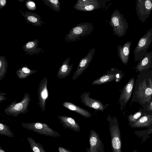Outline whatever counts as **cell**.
Segmentation results:
<instances>
[{
	"instance_id": "28",
	"label": "cell",
	"mask_w": 152,
	"mask_h": 152,
	"mask_svg": "<svg viewBox=\"0 0 152 152\" xmlns=\"http://www.w3.org/2000/svg\"><path fill=\"white\" fill-rule=\"evenodd\" d=\"M44 3L57 12L61 11L60 2L58 0H42Z\"/></svg>"
},
{
	"instance_id": "36",
	"label": "cell",
	"mask_w": 152,
	"mask_h": 152,
	"mask_svg": "<svg viewBox=\"0 0 152 152\" xmlns=\"http://www.w3.org/2000/svg\"><path fill=\"white\" fill-rule=\"evenodd\" d=\"M0 152H6L1 146H0Z\"/></svg>"
},
{
	"instance_id": "7",
	"label": "cell",
	"mask_w": 152,
	"mask_h": 152,
	"mask_svg": "<svg viewBox=\"0 0 152 152\" xmlns=\"http://www.w3.org/2000/svg\"><path fill=\"white\" fill-rule=\"evenodd\" d=\"M21 124L24 128L39 134L52 137L60 136L58 132L50 128L46 123L34 122L22 123Z\"/></svg>"
},
{
	"instance_id": "22",
	"label": "cell",
	"mask_w": 152,
	"mask_h": 152,
	"mask_svg": "<svg viewBox=\"0 0 152 152\" xmlns=\"http://www.w3.org/2000/svg\"><path fill=\"white\" fill-rule=\"evenodd\" d=\"M132 128H147L152 126V115L145 114L130 126Z\"/></svg>"
},
{
	"instance_id": "20",
	"label": "cell",
	"mask_w": 152,
	"mask_h": 152,
	"mask_svg": "<svg viewBox=\"0 0 152 152\" xmlns=\"http://www.w3.org/2000/svg\"><path fill=\"white\" fill-rule=\"evenodd\" d=\"M39 41L35 39L25 43L23 46V49L26 54L30 56L34 54H39L40 52L43 53L42 48L37 47Z\"/></svg>"
},
{
	"instance_id": "9",
	"label": "cell",
	"mask_w": 152,
	"mask_h": 152,
	"mask_svg": "<svg viewBox=\"0 0 152 152\" xmlns=\"http://www.w3.org/2000/svg\"><path fill=\"white\" fill-rule=\"evenodd\" d=\"M135 8L139 19L144 23L152 11V0H137Z\"/></svg>"
},
{
	"instance_id": "14",
	"label": "cell",
	"mask_w": 152,
	"mask_h": 152,
	"mask_svg": "<svg viewBox=\"0 0 152 152\" xmlns=\"http://www.w3.org/2000/svg\"><path fill=\"white\" fill-rule=\"evenodd\" d=\"M95 52V48H93L89 51L87 55L81 58L77 68L72 77V80H75L87 68L91 62Z\"/></svg>"
},
{
	"instance_id": "37",
	"label": "cell",
	"mask_w": 152,
	"mask_h": 152,
	"mask_svg": "<svg viewBox=\"0 0 152 152\" xmlns=\"http://www.w3.org/2000/svg\"><path fill=\"white\" fill-rule=\"evenodd\" d=\"M19 1H20V2H22L23 1H25V0H18Z\"/></svg>"
},
{
	"instance_id": "27",
	"label": "cell",
	"mask_w": 152,
	"mask_h": 152,
	"mask_svg": "<svg viewBox=\"0 0 152 152\" xmlns=\"http://www.w3.org/2000/svg\"><path fill=\"white\" fill-rule=\"evenodd\" d=\"M146 114L143 109L140 108L137 112L134 114H130L127 116L129 125L130 126L144 114Z\"/></svg>"
},
{
	"instance_id": "12",
	"label": "cell",
	"mask_w": 152,
	"mask_h": 152,
	"mask_svg": "<svg viewBox=\"0 0 152 152\" xmlns=\"http://www.w3.org/2000/svg\"><path fill=\"white\" fill-rule=\"evenodd\" d=\"M48 82L47 77H44L40 81L37 89L38 103L43 112L45 109L46 101L49 99V93L47 88Z\"/></svg>"
},
{
	"instance_id": "5",
	"label": "cell",
	"mask_w": 152,
	"mask_h": 152,
	"mask_svg": "<svg viewBox=\"0 0 152 152\" xmlns=\"http://www.w3.org/2000/svg\"><path fill=\"white\" fill-rule=\"evenodd\" d=\"M30 95L25 93L22 100L17 102L14 101L4 110L5 113L7 115L17 117L20 114H25L28 111V107L31 101Z\"/></svg>"
},
{
	"instance_id": "17",
	"label": "cell",
	"mask_w": 152,
	"mask_h": 152,
	"mask_svg": "<svg viewBox=\"0 0 152 152\" xmlns=\"http://www.w3.org/2000/svg\"><path fill=\"white\" fill-rule=\"evenodd\" d=\"M132 44L131 41L126 42L123 46L119 45L117 47L118 56L122 63L126 65L129 60Z\"/></svg>"
},
{
	"instance_id": "10",
	"label": "cell",
	"mask_w": 152,
	"mask_h": 152,
	"mask_svg": "<svg viewBox=\"0 0 152 152\" xmlns=\"http://www.w3.org/2000/svg\"><path fill=\"white\" fill-rule=\"evenodd\" d=\"M134 77L131 78L125 85L121 91L118 101L121 110L125 108L132 94L134 86Z\"/></svg>"
},
{
	"instance_id": "11",
	"label": "cell",
	"mask_w": 152,
	"mask_h": 152,
	"mask_svg": "<svg viewBox=\"0 0 152 152\" xmlns=\"http://www.w3.org/2000/svg\"><path fill=\"white\" fill-rule=\"evenodd\" d=\"M102 7L100 0H78L74 6L75 10L81 11H92Z\"/></svg>"
},
{
	"instance_id": "15",
	"label": "cell",
	"mask_w": 152,
	"mask_h": 152,
	"mask_svg": "<svg viewBox=\"0 0 152 152\" xmlns=\"http://www.w3.org/2000/svg\"><path fill=\"white\" fill-rule=\"evenodd\" d=\"M89 138L90 146L86 148L87 152H104L103 144L96 131L91 130Z\"/></svg>"
},
{
	"instance_id": "23",
	"label": "cell",
	"mask_w": 152,
	"mask_h": 152,
	"mask_svg": "<svg viewBox=\"0 0 152 152\" xmlns=\"http://www.w3.org/2000/svg\"><path fill=\"white\" fill-rule=\"evenodd\" d=\"M62 105L65 107L75 112L85 118H89L92 116L91 114L87 110L80 108L72 103L65 102L63 103Z\"/></svg>"
},
{
	"instance_id": "33",
	"label": "cell",
	"mask_w": 152,
	"mask_h": 152,
	"mask_svg": "<svg viewBox=\"0 0 152 152\" xmlns=\"http://www.w3.org/2000/svg\"><path fill=\"white\" fill-rule=\"evenodd\" d=\"M7 95L6 93L1 92L0 93V103L3 102L7 99V97L4 96Z\"/></svg>"
},
{
	"instance_id": "4",
	"label": "cell",
	"mask_w": 152,
	"mask_h": 152,
	"mask_svg": "<svg viewBox=\"0 0 152 152\" xmlns=\"http://www.w3.org/2000/svg\"><path fill=\"white\" fill-rule=\"evenodd\" d=\"M107 120L109 123L113 152H122L121 132L118 120L115 116L110 115L107 116Z\"/></svg>"
},
{
	"instance_id": "6",
	"label": "cell",
	"mask_w": 152,
	"mask_h": 152,
	"mask_svg": "<svg viewBox=\"0 0 152 152\" xmlns=\"http://www.w3.org/2000/svg\"><path fill=\"white\" fill-rule=\"evenodd\" d=\"M152 43V28L141 37L137 42L134 51V61H139L147 55L148 48Z\"/></svg>"
},
{
	"instance_id": "25",
	"label": "cell",
	"mask_w": 152,
	"mask_h": 152,
	"mask_svg": "<svg viewBox=\"0 0 152 152\" xmlns=\"http://www.w3.org/2000/svg\"><path fill=\"white\" fill-rule=\"evenodd\" d=\"M26 139L30 145V148L33 152H46L41 143L37 142L31 137H27Z\"/></svg>"
},
{
	"instance_id": "13",
	"label": "cell",
	"mask_w": 152,
	"mask_h": 152,
	"mask_svg": "<svg viewBox=\"0 0 152 152\" xmlns=\"http://www.w3.org/2000/svg\"><path fill=\"white\" fill-rule=\"evenodd\" d=\"M91 93L90 92H85L81 95L80 98L82 103L89 108L103 112L108 104L104 105L100 101L91 98L90 96Z\"/></svg>"
},
{
	"instance_id": "35",
	"label": "cell",
	"mask_w": 152,
	"mask_h": 152,
	"mask_svg": "<svg viewBox=\"0 0 152 152\" xmlns=\"http://www.w3.org/2000/svg\"><path fill=\"white\" fill-rule=\"evenodd\" d=\"M7 5V1L6 0H0V10Z\"/></svg>"
},
{
	"instance_id": "8",
	"label": "cell",
	"mask_w": 152,
	"mask_h": 152,
	"mask_svg": "<svg viewBox=\"0 0 152 152\" xmlns=\"http://www.w3.org/2000/svg\"><path fill=\"white\" fill-rule=\"evenodd\" d=\"M124 73L121 70L117 68H112L110 71H107L101 77L93 81L91 84H104L114 80L118 82L124 77Z\"/></svg>"
},
{
	"instance_id": "29",
	"label": "cell",
	"mask_w": 152,
	"mask_h": 152,
	"mask_svg": "<svg viewBox=\"0 0 152 152\" xmlns=\"http://www.w3.org/2000/svg\"><path fill=\"white\" fill-rule=\"evenodd\" d=\"M0 134L10 137H14V134L9 127L1 122L0 123Z\"/></svg>"
},
{
	"instance_id": "24",
	"label": "cell",
	"mask_w": 152,
	"mask_h": 152,
	"mask_svg": "<svg viewBox=\"0 0 152 152\" xmlns=\"http://www.w3.org/2000/svg\"><path fill=\"white\" fill-rule=\"evenodd\" d=\"M37 71V70H31L26 65H24L17 70L16 74L19 79H22L26 78L30 75L35 73Z\"/></svg>"
},
{
	"instance_id": "30",
	"label": "cell",
	"mask_w": 152,
	"mask_h": 152,
	"mask_svg": "<svg viewBox=\"0 0 152 152\" xmlns=\"http://www.w3.org/2000/svg\"><path fill=\"white\" fill-rule=\"evenodd\" d=\"M139 137H142L145 141L148 138L149 135L152 133V126L144 130L136 131L134 132Z\"/></svg>"
},
{
	"instance_id": "18",
	"label": "cell",
	"mask_w": 152,
	"mask_h": 152,
	"mask_svg": "<svg viewBox=\"0 0 152 152\" xmlns=\"http://www.w3.org/2000/svg\"><path fill=\"white\" fill-rule=\"evenodd\" d=\"M57 117L64 128L70 129L75 132L80 131V126L73 118L65 115H59Z\"/></svg>"
},
{
	"instance_id": "3",
	"label": "cell",
	"mask_w": 152,
	"mask_h": 152,
	"mask_svg": "<svg viewBox=\"0 0 152 152\" xmlns=\"http://www.w3.org/2000/svg\"><path fill=\"white\" fill-rule=\"evenodd\" d=\"M109 25L112 27L113 34L119 37L124 36L129 28V25L124 16L118 9L115 10L112 14Z\"/></svg>"
},
{
	"instance_id": "32",
	"label": "cell",
	"mask_w": 152,
	"mask_h": 152,
	"mask_svg": "<svg viewBox=\"0 0 152 152\" xmlns=\"http://www.w3.org/2000/svg\"><path fill=\"white\" fill-rule=\"evenodd\" d=\"M145 113L152 115V99L145 109H143Z\"/></svg>"
},
{
	"instance_id": "19",
	"label": "cell",
	"mask_w": 152,
	"mask_h": 152,
	"mask_svg": "<svg viewBox=\"0 0 152 152\" xmlns=\"http://www.w3.org/2000/svg\"><path fill=\"white\" fill-rule=\"evenodd\" d=\"M19 11L21 14L24 18L26 22L39 27H41L42 24H45L41 20V17L39 15L28 11H26L24 12L20 10Z\"/></svg>"
},
{
	"instance_id": "1",
	"label": "cell",
	"mask_w": 152,
	"mask_h": 152,
	"mask_svg": "<svg viewBox=\"0 0 152 152\" xmlns=\"http://www.w3.org/2000/svg\"><path fill=\"white\" fill-rule=\"evenodd\" d=\"M130 105L138 102L145 109L152 99V70L149 69L137 76Z\"/></svg>"
},
{
	"instance_id": "2",
	"label": "cell",
	"mask_w": 152,
	"mask_h": 152,
	"mask_svg": "<svg viewBox=\"0 0 152 152\" xmlns=\"http://www.w3.org/2000/svg\"><path fill=\"white\" fill-rule=\"evenodd\" d=\"M94 29L92 23L84 22L78 23L70 29L65 36V41L72 42L83 40L90 35Z\"/></svg>"
},
{
	"instance_id": "21",
	"label": "cell",
	"mask_w": 152,
	"mask_h": 152,
	"mask_svg": "<svg viewBox=\"0 0 152 152\" xmlns=\"http://www.w3.org/2000/svg\"><path fill=\"white\" fill-rule=\"evenodd\" d=\"M71 58L69 57L59 67L57 74L58 78L62 79L66 78L70 73L72 69L73 64H69Z\"/></svg>"
},
{
	"instance_id": "26",
	"label": "cell",
	"mask_w": 152,
	"mask_h": 152,
	"mask_svg": "<svg viewBox=\"0 0 152 152\" xmlns=\"http://www.w3.org/2000/svg\"><path fill=\"white\" fill-rule=\"evenodd\" d=\"M8 64L4 56H0V80L4 77L7 70Z\"/></svg>"
},
{
	"instance_id": "31",
	"label": "cell",
	"mask_w": 152,
	"mask_h": 152,
	"mask_svg": "<svg viewBox=\"0 0 152 152\" xmlns=\"http://www.w3.org/2000/svg\"><path fill=\"white\" fill-rule=\"evenodd\" d=\"M26 5L27 8L30 10H34L36 9L35 3L31 0H28L26 2Z\"/></svg>"
},
{
	"instance_id": "16",
	"label": "cell",
	"mask_w": 152,
	"mask_h": 152,
	"mask_svg": "<svg viewBox=\"0 0 152 152\" xmlns=\"http://www.w3.org/2000/svg\"><path fill=\"white\" fill-rule=\"evenodd\" d=\"M135 69L139 73L152 69V52L148 51L146 55L139 61Z\"/></svg>"
},
{
	"instance_id": "34",
	"label": "cell",
	"mask_w": 152,
	"mask_h": 152,
	"mask_svg": "<svg viewBox=\"0 0 152 152\" xmlns=\"http://www.w3.org/2000/svg\"><path fill=\"white\" fill-rule=\"evenodd\" d=\"M58 151L59 152H72L69 150L61 146L58 147Z\"/></svg>"
}]
</instances>
